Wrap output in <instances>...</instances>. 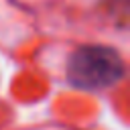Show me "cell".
<instances>
[{
	"mask_svg": "<svg viewBox=\"0 0 130 130\" xmlns=\"http://www.w3.org/2000/svg\"><path fill=\"white\" fill-rule=\"evenodd\" d=\"M126 73L124 59L114 47L83 45L75 49L67 63V79L83 91H102L116 85Z\"/></svg>",
	"mask_w": 130,
	"mask_h": 130,
	"instance_id": "6da1fadb",
	"label": "cell"
}]
</instances>
